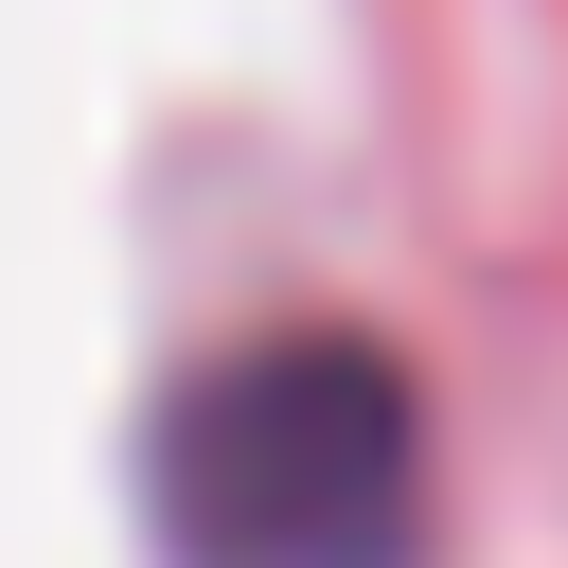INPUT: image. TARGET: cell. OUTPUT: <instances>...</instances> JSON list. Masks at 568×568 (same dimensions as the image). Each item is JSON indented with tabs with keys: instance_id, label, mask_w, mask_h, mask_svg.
Returning a JSON list of instances; mask_svg holds the SVG:
<instances>
[{
	"instance_id": "1",
	"label": "cell",
	"mask_w": 568,
	"mask_h": 568,
	"mask_svg": "<svg viewBox=\"0 0 568 568\" xmlns=\"http://www.w3.org/2000/svg\"><path fill=\"white\" fill-rule=\"evenodd\" d=\"M142 515L178 568H426V390L355 320H266L160 390Z\"/></svg>"
}]
</instances>
